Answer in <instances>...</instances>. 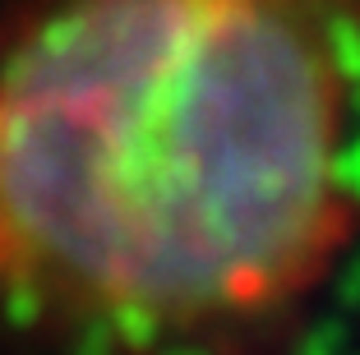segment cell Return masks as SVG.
<instances>
[{"label": "cell", "instance_id": "1", "mask_svg": "<svg viewBox=\"0 0 360 355\" xmlns=\"http://www.w3.org/2000/svg\"><path fill=\"white\" fill-rule=\"evenodd\" d=\"M360 0H28L0 28V309L88 351L240 342L356 231Z\"/></svg>", "mask_w": 360, "mask_h": 355}]
</instances>
